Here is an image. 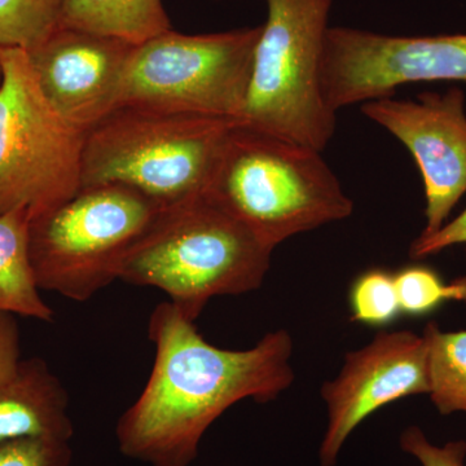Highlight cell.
Here are the masks:
<instances>
[{"instance_id":"obj_1","label":"cell","mask_w":466,"mask_h":466,"mask_svg":"<svg viewBox=\"0 0 466 466\" xmlns=\"http://www.w3.org/2000/svg\"><path fill=\"white\" fill-rule=\"evenodd\" d=\"M148 337L156 349L152 372L116 429L119 451L135 461L191 466L227 410L245 400H274L294 381V343L284 329L250 349H220L167 300L150 314Z\"/></svg>"},{"instance_id":"obj_2","label":"cell","mask_w":466,"mask_h":466,"mask_svg":"<svg viewBox=\"0 0 466 466\" xmlns=\"http://www.w3.org/2000/svg\"><path fill=\"white\" fill-rule=\"evenodd\" d=\"M321 153L238 122L223 140L204 195L275 250L354 211Z\"/></svg>"},{"instance_id":"obj_3","label":"cell","mask_w":466,"mask_h":466,"mask_svg":"<svg viewBox=\"0 0 466 466\" xmlns=\"http://www.w3.org/2000/svg\"><path fill=\"white\" fill-rule=\"evenodd\" d=\"M274 250L201 195L162 208L135 244L118 280L156 288L196 321L208 300L259 289Z\"/></svg>"},{"instance_id":"obj_4","label":"cell","mask_w":466,"mask_h":466,"mask_svg":"<svg viewBox=\"0 0 466 466\" xmlns=\"http://www.w3.org/2000/svg\"><path fill=\"white\" fill-rule=\"evenodd\" d=\"M231 119L121 106L85 134L81 188L118 184L162 208L204 195Z\"/></svg>"},{"instance_id":"obj_5","label":"cell","mask_w":466,"mask_h":466,"mask_svg":"<svg viewBox=\"0 0 466 466\" xmlns=\"http://www.w3.org/2000/svg\"><path fill=\"white\" fill-rule=\"evenodd\" d=\"M238 124L323 152L337 113L321 92V63L333 0H266Z\"/></svg>"},{"instance_id":"obj_6","label":"cell","mask_w":466,"mask_h":466,"mask_svg":"<svg viewBox=\"0 0 466 466\" xmlns=\"http://www.w3.org/2000/svg\"><path fill=\"white\" fill-rule=\"evenodd\" d=\"M162 208L118 184L81 188L34 218L29 253L39 289L86 302L119 279L122 263Z\"/></svg>"},{"instance_id":"obj_7","label":"cell","mask_w":466,"mask_h":466,"mask_svg":"<svg viewBox=\"0 0 466 466\" xmlns=\"http://www.w3.org/2000/svg\"><path fill=\"white\" fill-rule=\"evenodd\" d=\"M260 27L200 35L170 29L135 45L116 109L135 106L238 122Z\"/></svg>"},{"instance_id":"obj_8","label":"cell","mask_w":466,"mask_h":466,"mask_svg":"<svg viewBox=\"0 0 466 466\" xmlns=\"http://www.w3.org/2000/svg\"><path fill=\"white\" fill-rule=\"evenodd\" d=\"M0 216L30 220L81 189L85 134L52 106L26 51L0 48Z\"/></svg>"},{"instance_id":"obj_9","label":"cell","mask_w":466,"mask_h":466,"mask_svg":"<svg viewBox=\"0 0 466 466\" xmlns=\"http://www.w3.org/2000/svg\"><path fill=\"white\" fill-rule=\"evenodd\" d=\"M426 82L466 85V34L397 36L355 27L328 29L321 92L333 112Z\"/></svg>"},{"instance_id":"obj_10","label":"cell","mask_w":466,"mask_h":466,"mask_svg":"<svg viewBox=\"0 0 466 466\" xmlns=\"http://www.w3.org/2000/svg\"><path fill=\"white\" fill-rule=\"evenodd\" d=\"M361 112L389 131L415 158L425 191L428 238L446 225L466 193L465 94L460 87L422 92L416 100L367 101Z\"/></svg>"},{"instance_id":"obj_11","label":"cell","mask_w":466,"mask_h":466,"mask_svg":"<svg viewBox=\"0 0 466 466\" xmlns=\"http://www.w3.org/2000/svg\"><path fill=\"white\" fill-rule=\"evenodd\" d=\"M428 392L422 334L380 332L364 348L350 351L339 376L321 386L328 424L319 450L320 465H336L350 435L380 408Z\"/></svg>"},{"instance_id":"obj_12","label":"cell","mask_w":466,"mask_h":466,"mask_svg":"<svg viewBox=\"0 0 466 466\" xmlns=\"http://www.w3.org/2000/svg\"><path fill=\"white\" fill-rule=\"evenodd\" d=\"M134 46L113 36L60 25L26 55L52 106L86 134L116 109L119 85Z\"/></svg>"},{"instance_id":"obj_13","label":"cell","mask_w":466,"mask_h":466,"mask_svg":"<svg viewBox=\"0 0 466 466\" xmlns=\"http://www.w3.org/2000/svg\"><path fill=\"white\" fill-rule=\"evenodd\" d=\"M66 386L42 358L21 359L0 386V443L23 438L72 441Z\"/></svg>"},{"instance_id":"obj_14","label":"cell","mask_w":466,"mask_h":466,"mask_svg":"<svg viewBox=\"0 0 466 466\" xmlns=\"http://www.w3.org/2000/svg\"><path fill=\"white\" fill-rule=\"evenodd\" d=\"M61 26L140 45L171 29L162 0H63Z\"/></svg>"},{"instance_id":"obj_15","label":"cell","mask_w":466,"mask_h":466,"mask_svg":"<svg viewBox=\"0 0 466 466\" xmlns=\"http://www.w3.org/2000/svg\"><path fill=\"white\" fill-rule=\"evenodd\" d=\"M29 225L25 210L0 216V311L52 323L30 262Z\"/></svg>"},{"instance_id":"obj_16","label":"cell","mask_w":466,"mask_h":466,"mask_svg":"<svg viewBox=\"0 0 466 466\" xmlns=\"http://www.w3.org/2000/svg\"><path fill=\"white\" fill-rule=\"evenodd\" d=\"M428 361V395L441 415H466V330L443 332L437 323L422 332Z\"/></svg>"},{"instance_id":"obj_17","label":"cell","mask_w":466,"mask_h":466,"mask_svg":"<svg viewBox=\"0 0 466 466\" xmlns=\"http://www.w3.org/2000/svg\"><path fill=\"white\" fill-rule=\"evenodd\" d=\"M63 0H0V48L30 51L60 27Z\"/></svg>"},{"instance_id":"obj_18","label":"cell","mask_w":466,"mask_h":466,"mask_svg":"<svg viewBox=\"0 0 466 466\" xmlns=\"http://www.w3.org/2000/svg\"><path fill=\"white\" fill-rule=\"evenodd\" d=\"M401 314L410 317L429 314L444 302H466V276L446 284L434 269L424 266L406 267L395 274Z\"/></svg>"},{"instance_id":"obj_19","label":"cell","mask_w":466,"mask_h":466,"mask_svg":"<svg viewBox=\"0 0 466 466\" xmlns=\"http://www.w3.org/2000/svg\"><path fill=\"white\" fill-rule=\"evenodd\" d=\"M351 320L370 327H385L401 314L395 274L372 268L359 276L350 289Z\"/></svg>"},{"instance_id":"obj_20","label":"cell","mask_w":466,"mask_h":466,"mask_svg":"<svg viewBox=\"0 0 466 466\" xmlns=\"http://www.w3.org/2000/svg\"><path fill=\"white\" fill-rule=\"evenodd\" d=\"M70 441L23 438L0 443V466H70Z\"/></svg>"},{"instance_id":"obj_21","label":"cell","mask_w":466,"mask_h":466,"mask_svg":"<svg viewBox=\"0 0 466 466\" xmlns=\"http://www.w3.org/2000/svg\"><path fill=\"white\" fill-rule=\"evenodd\" d=\"M400 449L421 466H466V441H452L437 446L419 426H410L400 435Z\"/></svg>"},{"instance_id":"obj_22","label":"cell","mask_w":466,"mask_h":466,"mask_svg":"<svg viewBox=\"0 0 466 466\" xmlns=\"http://www.w3.org/2000/svg\"><path fill=\"white\" fill-rule=\"evenodd\" d=\"M466 244V208L441 227L440 231L428 238H417L410 245V256L413 259L428 258L441 251L455 247V245Z\"/></svg>"},{"instance_id":"obj_23","label":"cell","mask_w":466,"mask_h":466,"mask_svg":"<svg viewBox=\"0 0 466 466\" xmlns=\"http://www.w3.org/2000/svg\"><path fill=\"white\" fill-rule=\"evenodd\" d=\"M20 361V329L16 319L0 311V386L15 375Z\"/></svg>"},{"instance_id":"obj_24","label":"cell","mask_w":466,"mask_h":466,"mask_svg":"<svg viewBox=\"0 0 466 466\" xmlns=\"http://www.w3.org/2000/svg\"><path fill=\"white\" fill-rule=\"evenodd\" d=\"M0 84H2V69H0Z\"/></svg>"}]
</instances>
